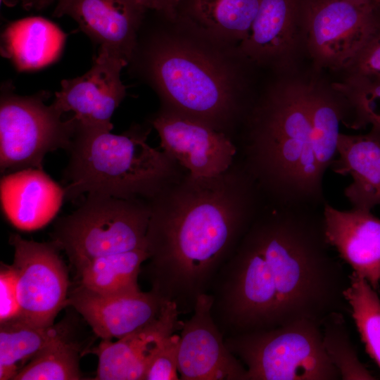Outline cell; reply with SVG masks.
I'll list each match as a JSON object with an SVG mask.
<instances>
[{
  "label": "cell",
  "mask_w": 380,
  "mask_h": 380,
  "mask_svg": "<svg viewBox=\"0 0 380 380\" xmlns=\"http://www.w3.org/2000/svg\"><path fill=\"white\" fill-rule=\"evenodd\" d=\"M150 123L160 137V148L191 176H217L235 163L236 144L207 124L163 108Z\"/></svg>",
  "instance_id": "obj_11"
},
{
  "label": "cell",
  "mask_w": 380,
  "mask_h": 380,
  "mask_svg": "<svg viewBox=\"0 0 380 380\" xmlns=\"http://www.w3.org/2000/svg\"><path fill=\"white\" fill-rule=\"evenodd\" d=\"M303 42L316 70L345 71L366 40L376 7L345 0H302Z\"/></svg>",
  "instance_id": "obj_9"
},
{
  "label": "cell",
  "mask_w": 380,
  "mask_h": 380,
  "mask_svg": "<svg viewBox=\"0 0 380 380\" xmlns=\"http://www.w3.org/2000/svg\"><path fill=\"white\" fill-rule=\"evenodd\" d=\"M56 1L53 16H70L99 48L129 63L148 10L137 0Z\"/></svg>",
  "instance_id": "obj_15"
},
{
  "label": "cell",
  "mask_w": 380,
  "mask_h": 380,
  "mask_svg": "<svg viewBox=\"0 0 380 380\" xmlns=\"http://www.w3.org/2000/svg\"><path fill=\"white\" fill-rule=\"evenodd\" d=\"M345 321L343 313L334 312L322 324L323 343L328 355L343 380L376 379L359 360Z\"/></svg>",
  "instance_id": "obj_29"
},
{
  "label": "cell",
  "mask_w": 380,
  "mask_h": 380,
  "mask_svg": "<svg viewBox=\"0 0 380 380\" xmlns=\"http://www.w3.org/2000/svg\"><path fill=\"white\" fill-rule=\"evenodd\" d=\"M316 81L284 77L248 113L241 164L268 202L319 208L327 202L312 148Z\"/></svg>",
  "instance_id": "obj_3"
},
{
  "label": "cell",
  "mask_w": 380,
  "mask_h": 380,
  "mask_svg": "<svg viewBox=\"0 0 380 380\" xmlns=\"http://www.w3.org/2000/svg\"><path fill=\"white\" fill-rule=\"evenodd\" d=\"M2 1H4V0H1V2H2Z\"/></svg>",
  "instance_id": "obj_37"
},
{
  "label": "cell",
  "mask_w": 380,
  "mask_h": 380,
  "mask_svg": "<svg viewBox=\"0 0 380 380\" xmlns=\"http://www.w3.org/2000/svg\"><path fill=\"white\" fill-rule=\"evenodd\" d=\"M332 86L345 100L346 113L343 122L346 126L360 129L370 125L380 133V80L346 75Z\"/></svg>",
  "instance_id": "obj_28"
},
{
  "label": "cell",
  "mask_w": 380,
  "mask_h": 380,
  "mask_svg": "<svg viewBox=\"0 0 380 380\" xmlns=\"http://www.w3.org/2000/svg\"><path fill=\"white\" fill-rule=\"evenodd\" d=\"M149 203L88 194L71 214L58 219L52 241L77 274L96 258L146 248Z\"/></svg>",
  "instance_id": "obj_6"
},
{
  "label": "cell",
  "mask_w": 380,
  "mask_h": 380,
  "mask_svg": "<svg viewBox=\"0 0 380 380\" xmlns=\"http://www.w3.org/2000/svg\"><path fill=\"white\" fill-rule=\"evenodd\" d=\"M4 214L17 229L34 231L49 223L65 198V190L43 169L27 168L3 176L0 183Z\"/></svg>",
  "instance_id": "obj_19"
},
{
  "label": "cell",
  "mask_w": 380,
  "mask_h": 380,
  "mask_svg": "<svg viewBox=\"0 0 380 380\" xmlns=\"http://www.w3.org/2000/svg\"><path fill=\"white\" fill-rule=\"evenodd\" d=\"M17 277L11 265H1L0 272V323L20 316Z\"/></svg>",
  "instance_id": "obj_32"
},
{
  "label": "cell",
  "mask_w": 380,
  "mask_h": 380,
  "mask_svg": "<svg viewBox=\"0 0 380 380\" xmlns=\"http://www.w3.org/2000/svg\"><path fill=\"white\" fill-rule=\"evenodd\" d=\"M50 96L42 91L31 96L14 91L11 82H4L0 99V169L4 175L27 168L43 169L49 152L68 150L77 120L72 115L63 120Z\"/></svg>",
  "instance_id": "obj_8"
},
{
  "label": "cell",
  "mask_w": 380,
  "mask_h": 380,
  "mask_svg": "<svg viewBox=\"0 0 380 380\" xmlns=\"http://www.w3.org/2000/svg\"><path fill=\"white\" fill-rule=\"evenodd\" d=\"M168 301L152 290L101 294L80 284L69 292L68 304L101 339L121 338L156 319Z\"/></svg>",
  "instance_id": "obj_14"
},
{
  "label": "cell",
  "mask_w": 380,
  "mask_h": 380,
  "mask_svg": "<svg viewBox=\"0 0 380 380\" xmlns=\"http://www.w3.org/2000/svg\"><path fill=\"white\" fill-rule=\"evenodd\" d=\"M327 241L353 273L377 291L380 281V218L371 210H341L326 202L322 208Z\"/></svg>",
  "instance_id": "obj_18"
},
{
  "label": "cell",
  "mask_w": 380,
  "mask_h": 380,
  "mask_svg": "<svg viewBox=\"0 0 380 380\" xmlns=\"http://www.w3.org/2000/svg\"><path fill=\"white\" fill-rule=\"evenodd\" d=\"M148 11H155L170 20H176L182 0H137Z\"/></svg>",
  "instance_id": "obj_33"
},
{
  "label": "cell",
  "mask_w": 380,
  "mask_h": 380,
  "mask_svg": "<svg viewBox=\"0 0 380 380\" xmlns=\"http://www.w3.org/2000/svg\"><path fill=\"white\" fill-rule=\"evenodd\" d=\"M26 9L41 10L51 5L56 0H17Z\"/></svg>",
  "instance_id": "obj_34"
},
{
  "label": "cell",
  "mask_w": 380,
  "mask_h": 380,
  "mask_svg": "<svg viewBox=\"0 0 380 380\" xmlns=\"http://www.w3.org/2000/svg\"><path fill=\"white\" fill-rule=\"evenodd\" d=\"M151 127H131L121 134L77 126L67 151L65 198L88 194L149 201L181 177L179 163L146 142Z\"/></svg>",
  "instance_id": "obj_5"
},
{
  "label": "cell",
  "mask_w": 380,
  "mask_h": 380,
  "mask_svg": "<svg viewBox=\"0 0 380 380\" xmlns=\"http://www.w3.org/2000/svg\"><path fill=\"white\" fill-rule=\"evenodd\" d=\"M344 72L380 80V6L376 7L374 23L366 40Z\"/></svg>",
  "instance_id": "obj_30"
},
{
  "label": "cell",
  "mask_w": 380,
  "mask_h": 380,
  "mask_svg": "<svg viewBox=\"0 0 380 380\" xmlns=\"http://www.w3.org/2000/svg\"><path fill=\"white\" fill-rule=\"evenodd\" d=\"M224 343L246 367L245 380L341 379L325 350L322 325L312 321L229 336Z\"/></svg>",
  "instance_id": "obj_7"
},
{
  "label": "cell",
  "mask_w": 380,
  "mask_h": 380,
  "mask_svg": "<svg viewBox=\"0 0 380 380\" xmlns=\"http://www.w3.org/2000/svg\"><path fill=\"white\" fill-rule=\"evenodd\" d=\"M345 1H350V2L359 4V5L376 6L375 4L374 0H345Z\"/></svg>",
  "instance_id": "obj_35"
},
{
  "label": "cell",
  "mask_w": 380,
  "mask_h": 380,
  "mask_svg": "<svg viewBox=\"0 0 380 380\" xmlns=\"http://www.w3.org/2000/svg\"><path fill=\"white\" fill-rule=\"evenodd\" d=\"M300 44V1L260 0L251 29L239 44V53L258 65L286 70L291 68Z\"/></svg>",
  "instance_id": "obj_16"
},
{
  "label": "cell",
  "mask_w": 380,
  "mask_h": 380,
  "mask_svg": "<svg viewBox=\"0 0 380 380\" xmlns=\"http://www.w3.org/2000/svg\"><path fill=\"white\" fill-rule=\"evenodd\" d=\"M128 62L99 48L91 68L84 75L63 80L52 104L63 114L72 112L78 123L111 131L112 116L125 99L127 87L120 78Z\"/></svg>",
  "instance_id": "obj_12"
},
{
  "label": "cell",
  "mask_w": 380,
  "mask_h": 380,
  "mask_svg": "<svg viewBox=\"0 0 380 380\" xmlns=\"http://www.w3.org/2000/svg\"><path fill=\"white\" fill-rule=\"evenodd\" d=\"M346 113L343 96L331 85L317 79L311 102L312 148L322 177L337 156L339 125Z\"/></svg>",
  "instance_id": "obj_24"
},
{
  "label": "cell",
  "mask_w": 380,
  "mask_h": 380,
  "mask_svg": "<svg viewBox=\"0 0 380 380\" xmlns=\"http://www.w3.org/2000/svg\"><path fill=\"white\" fill-rule=\"evenodd\" d=\"M176 304L168 301L152 322L113 342L101 339L91 353L98 357L96 380H144L156 351L170 335L180 331L182 320Z\"/></svg>",
  "instance_id": "obj_17"
},
{
  "label": "cell",
  "mask_w": 380,
  "mask_h": 380,
  "mask_svg": "<svg viewBox=\"0 0 380 380\" xmlns=\"http://www.w3.org/2000/svg\"><path fill=\"white\" fill-rule=\"evenodd\" d=\"M148 258L146 248L96 258L77 274V283L101 294L139 291L141 265Z\"/></svg>",
  "instance_id": "obj_25"
},
{
  "label": "cell",
  "mask_w": 380,
  "mask_h": 380,
  "mask_svg": "<svg viewBox=\"0 0 380 380\" xmlns=\"http://www.w3.org/2000/svg\"><path fill=\"white\" fill-rule=\"evenodd\" d=\"M74 332L66 318L49 327H36L18 319L0 327V379H13L20 369L18 363L32 359L58 338Z\"/></svg>",
  "instance_id": "obj_23"
},
{
  "label": "cell",
  "mask_w": 380,
  "mask_h": 380,
  "mask_svg": "<svg viewBox=\"0 0 380 380\" xmlns=\"http://www.w3.org/2000/svg\"><path fill=\"white\" fill-rule=\"evenodd\" d=\"M375 4L380 6V0H374Z\"/></svg>",
  "instance_id": "obj_36"
},
{
  "label": "cell",
  "mask_w": 380,
  "mask_h": 380,
  "mask_svg": "<svg viewBox=\"0 0 380 380\" xmlns=\"http://www.w3.org/2000/svg\"><path fill=\"white\" fill-rule=\"evenodd\" d=\"M260 0H186L184 18L210 39L239 42L246 37Z\"/></svg>",
  "instance_id": "obj_22"
},
{
  "label": "cell",
  "mask_w": 380,
  "mask_h": 380,
  "mask_svg": "<svg viewBox=\"0 0 380 380\" xmlns=\"http://www.w3.org/2000/svg\"><path fill=\"white\" fill-rule=\"evenodd\" d=\"M74 332L58 338L41 350L18 370L13 380L82 379L80 358L85 353Z\"/></svg>",
  "instance_id": "obj_26"
},
{
  "label": "cell",
  "mask_w": 380,
  "mask_h": 380,
  "mask_svg": "<svg viewBox=\"0 0 380 380\" xmlns=\"http://www.w3.org/2000/svg\"><path fill=\"white\" fill-rule=\"evenodd\" d=\"M66 35L53 23L33 16L9 23L1 35V55L18 71L34 70L57 60Z\"/></svg>",
  "instance_id": "obj_21"
},
{
  "label": "cell",
  "mask_w": 380,
  "mask_h": 380,
  "mask_svg": "<svg viewBox=\"0 0 380 380\" xmlns=\"http://www.w3.org/2000/svg\"><path fill=\"white\" fill-rule=\"evenodd\" d=\"M180 336L173 334L159 347L146 370L144 380H177Z\"/></svg>",
  "instance_id": "obj_31"
},
{
  "label": "cell",
  "mask_w": 380,
  "mask_h": 380,
  "mask_svg": "<svg viewBox=\"0 0 380 380\" xmlns=\"http://www.w3.org/2000/svg\"><path fill=\"white\" fill-rule=\"evenodd\" d=\"M344 297L365 350L380 369V298L369 282L352 272Z\"/></svg>",
  "instance_id": "obj_27"
},
{
  "label": "cell",
  "mask_w": 380,
  "mask_h": 380,
  "mask_svg": "<svg viewBox=\"0 0 380 380\" xmlns=\"http://www.w3.org/2000/svg\"><path fill=\"white\" fill-rule=\"evenodd\" d=\"M336 174L350 175L343 194L352 208L372 210L380 205V133L371 129L360 134L341 133L337 156L330 167Z\"/></svg>",
  "instance_id": "obj_20"
},
{
  "label": "cell",
  "mask_w": 380,
  "mask_h": 380,
  "mask_svg": "<svg viewBox=\"0 0 380 380\" xmlns=\"http://www.w3.org/2000/svg\"><path fill=\"white\" fill-rule=\"evenodd\" d=\"M331 248L322 208L264 204L208 292L224 336L350 312V274Z\"/></svg>",
  "instance_id": "obj_1"
},
{
  "label": "cell",
  "mask_w": 380,
  "mask_h": 380,
  "mask_svg": "<svg viewBox=\"0 0 380 380\" xmlns=\"http://www.w3.org/2000/svg\"><path fill=\"white\" fill-rule=\"evenodd\" d=\"M241 163L215 177L183 175L149 201L148 264L141 270L151 289L192 312L208 293L265 203Z\"/></svg>",
  "instance_id": "obj_2"
},
{
  "label": "cell",
  "mask_w": 380,
  "mask_h": 380,
  "mask_svg": "<svg viewBox=\"0 0 380 380\" xmlns=\"http://www.w3.org/2000/svg\"><path fill=\"white\" fill-rule=\"evenodd\" d=\"M213 297H198L191 317L182 323L178 351L182 380H245L246 368L227 348L212 314Z\"/></svg>",
  "instance_id": "obj_13"
},
{
  "label": "cell",
  "mask_w": 380,
  "mask_h": 380,
  "mask_svg": "<svg viewBox=\"0 0 380 380\" xmlns=\"http://www.w3.org/2000/svg\"><path fill=\"white\" fill-rule=\"evenodd\" d=\"M158 93L163 109L227 134L241 114L240 81L218 54L158 29L139 30L128 63Z\"/></svg>",
  "instance_id": "obj_4"
},
{
  "label": "cell",
  "mask_w": 380,
  "mask_h": 380,
  "mask_svg": "<svg viewBox=\"0 0 380 380\" xmlns=\"http://www.w3.org/2000/svg\"><path fill=\"white\" fill-rule=\"evenodd\" d=\"M9 242L14 248L11 265L17 277L20 307L16 318L30 325L49 327L68 304L67 267L53 242H36L15 234Z\"/></svg>",
  "instance_id": "obj_10"
}]
</instances>
